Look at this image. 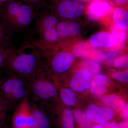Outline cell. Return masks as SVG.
<instances>
[{"label": "cell", "instance_id": "obj_1", "mask_svg": "<svg viewBox=\"0 0 128 128\" xmlns=\"http://www.w3.org/2000/svg\"><path fill=\"white\" fill-rule=\"evenodd\" d=\"M42 54L39 48L29 39L16 48L4 66L10 74L28 82L42 64Z\"/></svg>", "mask_w": 128, "mask_h": 128}, {"label": "cell", "instance_id": "obj_2", "mask_svg": "<svg viewBox=\"0 0 128 128\" xmlns=\"http://www.w3.org/2000/svg\"><path fill=\"white\" fill-rule=\"evenodd\" d=\"M38 12L22 0H10L2 8L0 17L14 32L24 31L31 25Z\"/></svg>", "mask_w": 128, "mask_h": 128}, {"label": "cell", "instance_id": "obj_3", "mask_svg": "<svg viewBox=\"0 0 128 128\" xmlns=\"http://www.w3.org/2000/svg\"><path fill=\"white\" fill-rule=\"evenodd\" d=\"M50 77L49 72L41 64L28 82L30 99L46 105L58 99L57 88Z\"/></svg>", "mask_w": 128, "mask_h": 128}, {"label": "cell", "instance_id": "obj_4", "mask_svg": "<svg viewBox=\"0 0 128 128\" xmlns=\"http://www.w3.org/2000/svg\"><path fill=\"white\" fill-rule=\"evenodd\" d=\"M35 19L34 28L38 36L37 41L48 44L56 43L60 41V38L56 29L58 20L55 16L40 11Z\"/></svg>", "mask_w": 128, "mask_h": 128}, {"label": "cell", "instance_id": "obj_5", "mask_svg": "<svg viewBox=\"0 0 128 128\" xmlns=\"http://www.w3.org/2000/svg\"><path fill=\"white\" fill-rule=\"evenodd\" d=\"M13 128H34L28 96L18 103L12 117Z\"/></svg>", "mask_w": 128, "mask_h": 128}, {"label": "cell", "instance_id": "obj_6", "mask_svg": "<svg viewBox=\"0 0 128 128\" xmlns=\"http://www.w3.org/2000/svg\"><path fill=\"white\" fill-rule=\"evenodd\" d=\"M84 9V3L79 0H62L57 3L56 11L60 17L71 19L80 16Z\"/></svg>", "mask_w": 128, "mask_h": 128}, {"label": "cell", "instance_id": "obj_7", "mask_svg": "<svg viewBox=\"0 0 128 128\" xmlns=\"http://www.w3.org/2000/svg\"><path fill=\"white\" fill-rule=\"evenodd\" d=\"M11 76L2 83L0 87L2 97L11 105L12 99L22 88L28 86V82L11 74Z\"/></svg>", "mask_w": 128, "mask_h": 128}, {"label": "cell", "instance_id": "obj_8", "mask_svg": "<svg viewBox=\"0 0 128 128\" xmlns=\"http://www.w3.org/2000/svg\"><path fill=\"white\" fill-rule=\"evenodd\" d=\"M34 122V128H49L50 121L47 114L48 107L42 104L29 99Z\"/></svg>", "mask_w": 128, "mask_h": 128}, {"label": "cell", "instance_id": "obj_9", "mask_svg": "<svg viewBox=\"0 0 128 128\" xmlns=\"http://www.w3.org/2000/svg\"><path fill=\"white\" fill-rule=\"evenodd\" d=\"M86 113L92 122L99 124L110 121L114 115V111L111 108L93 104L88 107Z\"/></svg>", "mask_w": 128, "mask_h": 128}, {"label": "cell", "instance_id": "obj_10", "mask_svg": "<svg viewBox=\"0 0 128 128\" xmlns=\"http://www.w3.org/2000/svg\"><path fill=\"white\" fill-rule=\"evenodd\" d=\"M92 74L90 72L81 69L76 72L70 82V87L76 92H84L90 87Z\"/></svg>", "mask_w": 128, "mask_h": 128}, {"label": "cell", "instance_id": "obj_11", "mask_svg": "<svg viewBox=\"0 0 128 128\" xmlns=\"http://www.w3.org/2000/svg\"><path fill=\"white\" fill-rule=\"evenodd\" d=\"M76 56L99 63L106 60V52L93 48L84 43L77 45L74 50Z\"/></svg>", "mask_w": 128, "mask_h": 128}, {"label": "cell", "instance_id": "obj_12", "mask_svg": "<svg viewBox=\"0 0 128 128\" xmlns=\"http://www.w3.org/2000/svg\"><path fill=\"white\" fill-rule=\"evenodd\" d=\"M60 102L57 100L54 103L52 108L58 114L59 122L61 128H75L74 117L72 111L68 108H64Z\"/></svg>", "mask_w": 128, "mask_h": 128}, {"label": "cell", "instance_id": "obj_13", "mask_svg": "<svg viewBox=\"0 0 128 128\" xmlns=\"http://www.w3.org/2000/svg\"><path fill=\"white\" fill-rule=\"evenodd\" d=\"M90 43L94 48H109L115 46L118 43V40L111 33L101 32L90 37Z\"/></svg>", "mask_w": 128, "mask_h": 128}, {"label": "cell", "instance_id": "obj_14", "mask_svg": "<svg viewBox=\"0 0 128 128\" xmlns=\"http://www.w3.org/2000/svg\"><path fill=\"white\" fill-rule=\"evenodd\" d=\"M110 5L106 2L98 0L94 2L88 9L86 14L90 20L96 21L100 19L110 12Z\"/></svg>", "mask_w": 128, "mask_h": 128}, {"label": "cell", "instance_id": "obj_15", "mask_svg": "<svg viewBox=\"0 0 128 128\" xmlns=\"http://www.w3.org/2000/svg\"><path fill=\"white\" fill-rule=\"evenodd\" d=\"M56 29L60 38L76 36L80 34L81 30L80 26L78 24L74 22L68 23L64 21L58 22Z\"/></svg>", "mask_w": 128, "mask_h": 128}, {"label": "cell", "instance_id": "obj_16", "mask_svg": "<svg viewBox=\"0 0 128 128\" xmlns=\"http://www.w3.org/2000/svg\"><path fill=\"white\" fill-rule=\"evenodd\" d=\"M14 31L6 25L0 17V48L6 49L11 46Z\"/></svg>", "mask_w": 128, "mask_h": 128}, {"label": "cell", "instance_id": "obj_17", "mask_svg": "<svg viewBox=\"0 0 128 128\" xmlns=\"http://www.w3.org/2000/svg\"><path fill=\"white\" fill-rule=\"evenodd\" d=\"M102 102L106 107L117 111L122 110L125 105L123 99L115 95L103 96L102 98Z\"/></svg>", "mask_w": 128, "mask_h": 128}, {"label": "cell", "instance_id": "obj_18", "mask_svg": "<svg viewBox=\"0 0 128 128\" xmlns=\"http://www.w3.org/2000/svg\"><path fill=\"white\" fill-rule=\"evenodd\" d=\"M113 20L121 30H126L128 28V12L123 8H118L114 10Z\"/></svg>", "mask_w": 128, "mask_h": 128}, {"label": "cell", "instance_id": "obj_19", "mask_svg": "<svg viewBox=\"0 0 128 128\" xmlns=\"http://www.w3.org/2000/svg\"><path fill=\"white\" fill-rule=\"evenodd\" d=\"M60 96L63 104L67 106H72L77 102V96L71 89L62 88L60 90Z\"/></svg>", "mask_w": 128, "mask_h": 128}, {"label": "cell", "instance_id": "obj_20", "mask_svg": "<svg viewBox=\"0 0 128 128\" xmlns=\"http://www.w3.org/2000/svg\"><path fill=\"white\" fill-rule=\"evenodd\" d=\"M74 118L80 128H89L92 123L86 113L82 110L76 109L73 112Z\"/></svg>", "mask_w": 128, "mask_h": 128}, {"label": "cell", "instance_id": "obj_21", "mask_svg": "<svg viewBox=\"0 0 128 128\" xmlns=\"http://www.w3.org/2000/svg\"><path fill=\"white\" fill-rule=\"evenodd\" d=\"M90 87L92 93L97 96H102L107 92V88L106 85L96 80H92Z\"/></svg>", "mask_w": 128, "mask_h": 128}, {"label": "cell", "instance_id": "obj_22", "mask_svg": "<svg viewBox=\"0 0 128 128\" xmlns=\"http://www.w3.org/2000/svg\"><path fill=\"white\" fill-rule=\"evenodd\" d=\"M81 67L82 69L90 72L92 74H96L100 72L101 68L100 65L98 63L88 60L82 62Z\"/></svg>", "mask_w": 128, "mask_h": 128}, {"label": "cell", "instance_id": "obj_23", "mask_svg": "<svg viewBox=\"0 0 128 128\" xmlns=\"http://www.w3.org/2000/svg\"><path fill=\"white\" fill-rule=\"evenodd\" d=\"M16 49V48H14L12 44L10 47L6 49L0 48V66L4 65Z\"/></svg>", "mask_w": 128, "mask_h": 128}, {"label": "cell", "instance_id": "obj_24", "mask_svg": "<svg viewBox=\"0 0 128 128\" xmlns=\"http://www.w3.org/2000/svg\"><path fill=\"white\" fill-rule=\"evenodd\" d=\"M112 34L117 39L121 42H124L127 39V34L126 30H121L118 27L116 24H114L112 28Z\"/></svg>", "mask_w": 128, "mask_h": 128}, {"label": "cell", "instance_id": "obj_25", "mask_svg": "<svg viewBox=\"0 0 128 128\" xmlns=\"http://www.w3.org/2000/svg\"><path fill=\"white\" fill-rule=\"evenodd\" d=\"M36 12L41 10L44 4V0H22Z\"/></svg>", "mask_w": 128, "mask_h": 128}, {"label": "cell", "instance_id": "obj_26", "mask_svg": "<svg viewBox=\"0 0 128 128\" xmlns=\"http://www.w3.org/2000/svg\"><path fill=\"white\" fill-rule=\"evenodd\" d=\"M111 76L114 79L120 82H127L128 81V70L124 71H114L112 72Z\"/></svg>", "mask_w": 128, "mask_h": 128}, {"label": "cell", "instance_id": "obj_27", "mask_svg": "<svg viewBox=\"0 0 128 128\" xmlns=\"http://www.w3.org/2000/svg\"><path fill=\"white\" fill-rule=\"evenodd\" d=\"M11 105L1 96H0V119L4 118L6 112Z\"/></svg>", "mask_w": 128, "mask_h": 128}, {"label": "cell", "instance_id": "obj_28", "mask_svg": "<svg viewBox=\"0 0 128 128\" xmlns=\"http://www.w3.org/2000/svg\"><path fill=\"white\" fill-rule=\"evenodd\" d=\"M128 54L122 56L117 60L114 63V66L117 68H123L128 66Z\"/></svg>", "mask_w": 128, "mask_h": 128}, {"label": "cell", "instance_id": "obj_29", "mask_svg": "<svg viewBox=\"0 0 128 128\" xmlns=\"http://www.w3.org/2000/svg\"><path fill=\"white\" fill-rule=\"evenodd\" d=\"M94 80L106 86L109 83L110 79L104 74H96L94 76Z\"/></svg>", "mask_w": 128, "mask_h": 128}, {"label": "cell", "instance_id": "obj_30", "mask_svg": "<svg viewBox=\"0 0 128 128\" xmlns=\"http://www.w3.org/2000/svg\"><path fill=\"white\" fill-rule=\"evenodd\" d=\"M104 128H119V126L114 121H108L100 124Z\"/></svg>", "mask_w": 128, "mask_h": 128}, {"label": "cell", "instance_id": "obj_31", "mask_svg": "<svg viewBox=\"0 0 128 128\" xmlns=\"http://www.w3.org/2000/svg\"><path fill=\"white\" fill-rule=\"evenodd\" d=\"M121 117L124 119H127L128 117V104L124 105V106L121 112Z\"/></svg>", "mask_w": 128, "mask_h": 128}, {"label": "cell", "instance_id": "obj_32", "mask_svg": "<svg viewBox=\"0 0 128 128\" xmlns=\"http://www.w3.org/2000/svg\"><path fill=\"white\" fill-rule=\"evenodd\" d=\"M106 60H110L115 58L118 56V54L113 52H106Z\"/></svg>", "mask_w": 128, "mask_h": 128}, {"label": "cell", "instance_id": "obj_33", "mask_svg": "<svg viewBox=\"0 0 128 128\" xmlns=\"http://www.w3.org/2000/svg\"><path fill=\"white\" fill-rule=\"evenodd\" d=\"M114 1L117 5L122 6L127 4L128 0H114Z\"/></svg>", "mask_w": 128, "mask_h": 128}, {"label": "cell", "instance_id": "obj_34", "mask_svg": "<svg viewBox=\"0 0 128 128\" xmlns=\"http://www.w3.org/2000/svg\"><path fill=\"white\" fill-rule=\"evenodd\" d=\"M119 128H128V120H126L121 122L120 124Z\"/></svg>", "mask_w": 128, "mask_h": 128}, {"label": "cell", "instance_id": "obj_35", "mask_svg": "<svg viewBox=\"0 0 128 128\" xmlns=\"http://www.w3.org/2000/svg\"><path fill=\"white\" fill-rule=\"evenodd\" d=\"M90 128H104L102 126H101L100 124H97V125H94L91 127Z\"/></svg>", "mask_w": 128, "mask_h": 128}, {"label": "cell", "instance_id": "obj_36", "mask_svg": "<svg viewBox=\"0 0 128 128\" xmlns=\"http://www.w3.org/2000/svg\"><path fill=\"white\" fill-rule=\"evenodd\" d=\"M9 0H0V4H1L4 3H5V4H6Z\"/></svg>", "mask_w": 128, "mask_h": 128}, {"label": "cell", "instance_id": "obj_37", "mask_svg": "<svg viewBox=\"0 0 128 128\" xmlns=\"http://www.w3.org/2000/svg\"><path fill=\"white\" fill-rule=\"evenodd\" d=\"M82 0L84 1H89V0Z\"/></svg>", "mask_w": 128, "mask_h": 128}, {"label": "cell", "instance_id": "obj_38", "mask_svg": "<svg viewBox=\"0 0 128 128\" xmlns=\"http://www.w3.org/2000/svg\"></svg>", "mask_w": 128, "mask_h": 128}]
</instances>
